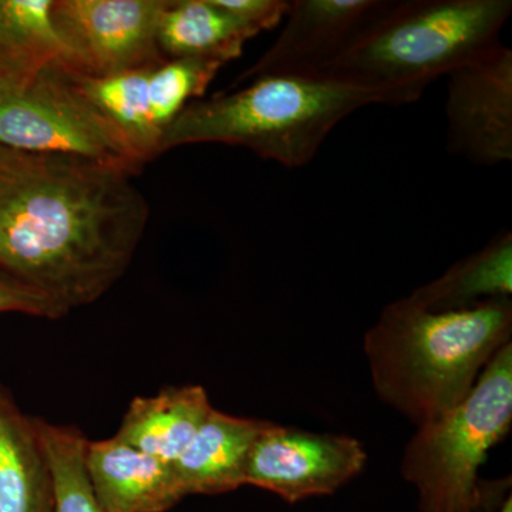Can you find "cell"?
Listing matches in <instances>:
<instances>
[{
  "instance_id": "6da1fadb",
  "label": "cell",
  "mask_w": 512,
  "mask_h": 512,
  "mask_svg": "<svg viewBox=\"0 0 512 512\" xmlns=\"http://www.w3.org/2000/svg\"><path fill=\"white\" fill-rule=\"evenodd\" d=\"M133 175L64 154L0 146V272L64 313L126 274L150 208Z\"/></svg>"
},
{
  "instance_id": "7a4b0ae2",
  "label": "cell",
  "mask_w": 512,
  "mask_h": 512,
  "mask_svg": "<svg viewBox=\"0 0 512 512\" xmlns=\"http://www.w3.org/2000/svg\"><path fill=\"white\" fill-rule=\"evenodd\" d=\"M511 333V298L436 312L406 296L384 306L363 348L379 399L420 427L466 399Z\"/></svg>"
},
{
  "instance_id": "3957f363",
  "label": "cell",
  "mask_w": 512,
  "mask_h": 512,
  "mask_svg": "<svg viewBox=\"0 0 512 512\" xmlns=\"http://www.w3.org/2000/svg\"><path fill=\"white\" fill-rule=\"evenodd\" d=\"M511 12V0L386 2L311 77L413 103L434 80L500 45Z\"/></svg>"
},
{
  "instance_id": "277c9868",
  "label": "cell",
  "mask_w": 512,
  "mask_h": 512,
  "mask_svg": "<svg viewBox=\"0 0 512 512\" xmlns=\"http://www.w3.org/2000/svg\"><path fill=\"white\" fill-rule=\"evenodd\" d=\"M386 94L318 77L265 76L188 104L165 130L160 154L188 144L247 147L288 168L311 163L333 128Z\"/></svg>"
},
{
  "instance_id": "5b68a950",
  "label": "cell",
  "mask_w": 512,
  "mask_h": 512,
  "mask_svg": "<svg viewBox=\"0 0 512 512\" xmlns=\"http://www.w3.org/2000/svg\"><path fill=\"white\" fill-rule=\"evenodd\" d=\"M512 424V343L495 353L466 399L417 427L402 458V476L417 491L419 512H477L478 471Z\"/></svg>"
},
{
  "instance_id": "8992f818",
  "label": "cell",
  "mask_w": 512,
  "mask_h": 512,
  "mask_svg": "<svg viewBox=\"0 0 512 512\" xmlns=\"http://www.w3.org/2000/svg\"><path fill=\"white\" fill-rule=\"evenodd\" d=\"M0 146L64 154L137 175L143 158L73 83L62 60L0 86Z\"/></svg>"
},
{
  "instance_id": "52a82bcc",
  "label": "cell",
  "mask_w": 512,
  "mask_h": 512,
  "mask_svg": "<svg viewBox=\"0 0 512 512\" xmlns=\"http://www.w3.org/2000/svg\"><path fill=\"white\" fill-rule=\"evenodd\" d=\"M168 0H52L50 20L63 66L109 77L164 62L158 28Z\"/></svg>"
},
{
  "instance_id": "ba28073f",
  "label": "cell",
  "mask_w": 512,
  "mask_h": 512,
  "mask_svg": "<svg viewBox=\"0 0 512 512\" xmlns=\"http://www.w3.org/2000/svg\"><path fill=\"white\" fill-rule=\"evenodd\" d=\"M367 454L359 440L266 421L249 453L245 485L289 504L332 495L362 473Z\"/></svg>"
},
{
  "instance_id": "9c48e42d",
  "label": "cell",
  "mask_w": 512,
  "mask_h": 512,
  "mask_svg": "<svg viewBox=\"0 0 512 512\" xmlns=\"http://www.w3.org/2000/svg\"><path fill=\"white\" fill-rule=\"evenodd\" d=\"M448 147L478 165L512 160V50L503 43L448 74Z\"/></svg>"
},
{
  "instance_id": "30bf717a",
  "label": "cell",
  "mask_w": 512,
  "mask_h": 512,
  "mask_svg": "<svg viewBox=\"0 0 512 512\" xmlns=\"http://www.w3.org/2000/svg\"><path fill=\"white\" fill-rule=\"evenodd\" d=\"M386 0H291L274 45L239 76L311 77L339 55Z\"/></svg>"
},
{
  "instance_id": "8fae6325",
  "label": "cell",
  "mask_w": 512,
  "mask_h": 512,
  "mask_svg": "<svg viewBox=\"0 0 512 512\" xmlns=\"http://www.w3.org/2000/svg\"><path fill=\"white\" fill-rule=\"evenodd\" d=\"M84 466L103 512H167L185 498L173 464L117 436L87 440Z\"/></svg>"
},
{
  "instance_id": "7c38bea8",
  "label": "cell",
  "mask_w": 512,
  "mask_h": 512,
  "mask_svg": "<svg viewBox=\"0 0 512 512\" xmlns=\"http://www.w3.org/2000/svg\"><path fill=\"white\" fill-rule=\"evenodd\" d=\"M265 420L231 416L212 407L173 467L184 497L231 493L245 485V470Z\"/></svg>"
},
{
  "instance_id": "4fadbf2b",
  "label": "cell",
  "mask_w": 512,
  "mask_h": 512,
  "mask_svg": "<svg viewBox=\"0 0 512 512\" xmlns=\"http://www.w3.org/2000/svg\"><path fill=\"white\" fill-rule=\"evenodd\" d=\"M55 493L36 417L0 383V512H53Z\"/></svg>"
},
{
  "instance_id": "5bb4252c",
  "label": "cell",
  "mask_w": 512,
  "mask_h": 512,
  "mask_svg": "<svg viewBox=\"0 0 512 512\" xmlns=\"http://www.w3.org/2000/svg\"><path fill=\"white\" fill-rule=\"evenodd\" d=\"M212 406L204 387H165L156 396L136 397L116 436L131 447L173 464L194 439Z\"/></svg>"
},
{
  "instance_id": "9a60e30c",
  "label": "cell",
  "mask_w": 512,
  "mask_h": 512,
  "mask_svg": "<svg viewBox=\"0 0 512 512\" xmlns=\"http://www.w3.org/2000/svg\"><path fill=\"white\" fill-rule=\"evenodd\" d=\"M251 33L214 0H168L158 28V46L165 60L238 59Z\"/></svg>"
},
{
  "instance_id": "2e32d148",
  "label": "cell",
  "mask_w": 512,
  "mask_h": 512,
  "mask_svg": "<svg viewBox=\"0 0 512 512\" xmlns=\"http://www.w3.org/2000/svg\"><path fill=\"white\" fill-rule=\"evenodd\" d=\"M512 234L497 235L476 254L450 266L409 298L430 311H458L493 299L511 298Z\"/></svg>"
},
{
  "instance_id": "e0dca14e",
  "label": "cell",
  "mask_w": 512,
  "mask_h": 512,
  "mask_svg": "<svg viewBox=\"0 0 512 512\" xmlns=\"http://www.w3.org/2000/svg\"><path fill=\"white\" fill-rule=\"evenodd\" d=\"M50 6L52 0H0V86L63 62Z\"/></svg>"
},
{
  "instance_id": "ac0fdd59",
  "label": "cell",
  "mask_w": 512,
  "mask_h": 512,
  "mask_svg": "<svg viewBox=\"0 0 512 512\" xmlns=\"http://www.w3.org/2000/svg\"><path fill=\"white\" fill-rule=\"evenodd\" d=\"M53 478V512H103L87 477L84 451L87 439L74 426H59L36 417Z\"/></svg>"
},
{
  "instance_id": "d6986e66",
  "label": "cell",
  "mask_w": 512,
  "mask_h": 512,
  "mask_svg": "<svg viewBox=\"0 0 512 512\" xmlns=\"http://www.w3.org/2000/svg\"><path fill=\"white\" fill-rule=\"evenodd\" d=\"M218 8L258 36L284 22L291 0H214Z\"/></svg>"
},
{
  "instance_id": "ffe728a7",
  "label": "cell",
  "mask_w": 512,
  "mask_h": 512,
  "mask_svg": "<svg viewBox=\"0 0 512 512\" xmlns=\"http://www.w3.org/2000/svg\"><path fill=\"white\" fill-rule=\"evenodd\" d=\"M23 313L37 318L60 319L66 313L45 296L0 272V315Z\"/></svg>"
},
{
  "instance_id": "44dd1931",
  "label": "cell",
  "mask_w": 512,
  "mask_h": 512,
  "mask_svg": "<svg viewBox=\"0 0 512 512\" xmlns=\"http://www.w3.org/2000/svg\"><path fill=\"white\" fill-rule=\"evenodd\" d=\"M498 512H512L511 497H508L507 500H504V503L501 504L500 510H498Z\"/></svg>"
}]
</instances>
